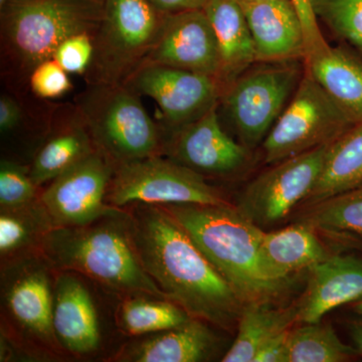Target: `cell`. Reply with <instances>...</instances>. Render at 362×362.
<instances>
[{"instance_id":"obj_30","label":"cell","mask_w":362,"mask_h":362,"mask_svg":"<svg viewBox=\"0 0 362 362\" xmlns=\"http://www.w3.org/2000/svg\"><path fill=\"white\" fill-rule=\"evenodd\" d=\"M321 21L362 59V0H311Z\"/></svg>"},{"instance_id":"obj_5","label":"cell","mask_w":362,"mask_h":362,"mask_svg":"<svg viewBox=\"0 0 362 362\" xmlns=\"http://www.w3.org/2000/svg\"><path fill=\"white\" fill-rule=\"evenodd\" d=\"M74 106L98 151L114 165L160 156V131L125 85H87Z\"/></svg>"},{"instance_id":"obj_3","label":"cell","mask_w":362,"mask_h":362,"mask_svg":"<svg viewBox=\"0 0 362 362\" xmlns=\"http://www.w3.org/2000/svg\"><path fill=\"white\" fill-rule=\"evenodd\" d=\"M119 211L89 225L52 228L40 247L47 262L123 292L164 298L142 265L131 233L130 216Z\"/></svg>"},{"instance_id":"obj_20","label":"cell","mask_w":362,"mask_h":362,"mask_svg":"<svg viewBox=\"0 0 362 362\" xmlns=\"http://www.w3.org/2000/svg\"><path fill=\"white\" fill-rule=\"evenodd\" d=\"M218 40L223 90L257 64L254 42L243 7L235 0H207L204 7Z\"/></svg>"},{"instance_id":"obj_4","label":"cell","mask_w":362,"mask_h":362,"mask_svg":"<svg viewBox=\"0 0 362 362\" xmlns=\"http://www.w3.org/2000/svg\"><path fill=\"white\" fill-rule=\"evenodd\" d=\"M102 16L103 0H13L1 8L6 70L16 80H28L64 40L81 33L94 35Z\"/></svg>"},{"instance_id":"obj_18","label":"cell","mask_w":362,"mask_h":362,"mask_svg":"<svg viewBox=\"0 0 362 362\" xmlns=\"http://www.w3.org/2000/svg\"><path fill=\"white\" fill-rule=\"evenodd\" d=\"M52 327L57 339L74 354H90L99 347L96 307L87 288L73 276H59L57 281Z\"/></svg>"},{"instance_id":"obj_39","label":"cell","mask_w":362,"mask_h":362,"mask_svg":"<svg viewBox=\"0 0 362 362\" xmlns=\"http://www.w3.org/2000/svg\"><path fill=\"white\" fill-rule=\"evenodd\" d=\"M354 309L357 314H359V315L362 316V298L361 299L357 300V301L354 302Z\"/></svg>"},{"instance_id":"obj_23","label":"cell","mask_w":362,"mask_h":362,"mask_svg":"<svg viewBox=\"0 0 362 362\" xmlns=\"http://www.w3.org/2000/svg\"><path fill=\"white\" fill-rule=\"evenodd\" d=\"M218 340L206 321L192 318L173 329L156 333L129 354L131 361L199 362L209 361Z\"/></svg>"},{"instance_id":"obj_8","label":"cell","mask_w":362,"mask_h":362,"mask_svg":"<svg viewBox=\"0 0 362 362\" xmlns=\"http://www.w3.org/2000/svg\"><path fill=\"white\" fill-rule=\"evenodd\" d=\"M301 61L257 63L230 83L221 100L247 148L265 140L303 78Z\"/></svg>"},{"instance_id":"obj_33","label":"cell","mask_w":362,"mask_h":362,"mask_svg":"<svg viewBox=\"0 0 362 362\" xmlns=\"http://www.w3.org/2000/svg\"><path fill=\"white\" fill-rule=\"evenodd\" d=\"M94 56L93 35L77 33L64 40L54 54V59L69 74L85 76Z\"/></svg>"},{"instance_id":"obj_29","label":"cell","mask_w":362,"mask_h":362,"mask_svg":"<svg viewBox=\"0 0 362 362\" xmlns=\"http://www.w3.org/2000/svg\"><path fill=\"white\" fill-rule=\"evenodd\" d=\"M52 228L49 216L42 204L0 214V254L11 257L30 246L35 239L42 237Z\"/></svg>"},{"instance_id":"obj_36","label":"cell","mask_w":362,"mask_h":362,"mask_svg":"<svg viewBox=\"0 0 362 362\" xmlns=\"http://www.w3.org/2000/svg\"><path fill=\"white\" fill-rule=\"evenodd\" d=\"M290 330L280 333L267 341L257 352L252 362H286Z\"/></svg>"},{"instance_id":"obj_28","label":"cell","mask_w":362,"mask_h":362,"mask_svg":"<svg viewBox=\"0 0 362 362\" xmlns=\"http://www.w3.org/2000/svg\"><path fill=\"white\" fill-rule=\"evenodd\" d=\"M120 318L128 333L143 335L178 327L187 322L192 316L175 302L138 297L124 302Z\"/></svg>"},{"instance_id":"obj_40","label":"cell","mask_w":362,"mask_h":362,"mask_svg":"<svg viewBox=\"0 0 362 362\" xmlns=\"http://www.w3.org/2000/svg\"><path fill=\"white\" fill-rule=\"evenodd\" d=\"M11 1H13V0H0V7H1V8H4V7L8 6V4H11Z\"/></svg>"},{"instance_id":"obj_2","label":"cell","mask_w":362,"mask_h":362,"mask_svg":"<svg viewBox=\"0 0 362 362\" xmlns=\"http://www.w3.org/2000/svg\"><path fill=\"white\" fill-rule=\"evenodd\" d=\"M204 256L244 303L269 301L287 284L274 281L262 265L264 230L238 207L223 204H165Z\"/></svg>"},{"instance_id":"obj_25","label":"cell","mask_w":362,"mask_h":362,"mask_svg":"<svg viewBox=\"0 0 362 362\" xmlns=\"http://www.w3.org/2000/svg\"><path fill=\"white\" fill-rule=\"evenodd\" d=\"M299 308H274L269 301L250 302L244 305L238 322V333L223 362H252L267 341L291 329L298 322Z\"/></svg>"},{"instance_id":"obj_14","label":"cell","mask_w":362,"mask_h":362,"mask_svg":"<svg viewBox=\"0 0 362 362\" xmlns=\"http://www.w3.org/2000/svg\"><path fill=\"white\" fill-rule=\"evenodd\" d=\"M175 130L164 151L169 158L199 175H232L249 158L247 147L235 142L221 128L216 106Z\"/></svg>"},{"instance_id":"obj_34","label":"cell","mask_w":362,"mask_h":362,"mask_svg":"<svg viewBox=\"0 0 362 362\" xmlns=\"http://www.w3.org/2000/svg\"><path fill=\"white\" fill-rule=\"evenodd\" d=\"M291 1L299 14L302 26H303L306 57H308L314 52L320 51L328 44L319 28V23L314 13L311 0H291Z\"/></svg>"},{"instance_id":"obj_32","label":"cell","mask_w":362,"mask_h":362,"mask_svg":"<svg viewBox=\"0 0 362 362\" xmlns=\"http://www.w3.org/2000/svg\"><path fill=\"white\" fill-rule=\"evenodd\" d=\"M28 82L33 94L44 100L59 99L73 88L68 71L54 58L45 59L35 66Z\"/></svg>"},{"instance_id":"obj_15","label":"cell","mask_w":362,"mask_h":362,"mask_svg":"<svg viewBox=\"0 0 362 362\" xmlns=\"http://www.w3.org/2000/svg\"><path fill=\"white\" fill-rule=\"evenodd\" d=\"M240 4L251 30L257 63L304 61L303 26L291 0Z\"/></svg>"},{"instance_id":"obj_7","label":"cell","mask_w":362,"mask_h":362,"mask_svg":"<svg viewBox=\"0 0 362 362\" xmlns=\"http://www.w3.org/2000/svg\"><path fill=\"white\" fill-rule=\"evenodd\" d=\"M356 121L306 70L294 95L263 141L267 164L330 144Z\"/></svg>"},{"instance_id":"obj_41","label":"cell","mask_w":362,"mask_h":362,"mask_svg":"<svg viewBox=\"0 0 362 362\" xmlns=\"http://www.w3.org/2000/svg\"><path fill=\"white\" fill-rule=\"evenodd\" d=\"M235 1L239 2V4H247V2L262 1V0H235Z\"/></svg>"},{"instance_id":"obj_17","label":"cell","mask_w":362,"mask_h":362,"mask_svg":"<svg viewBox=\"0 0 362 362\" xmlns=\"http://www.w3.org/2000/svg\"><path fill=\"white\" fill-rule=\"evenodd\" d=\"M309 270L308 287L298 305V322H320L333 309L361 299L362 259L335 255Z\"/></svg>"},{"instance_id":"obj_35","label":"cell","mask_w":362,"mask_h":362,"mask_svg":"<svg viewBox=\"0 0 362 362\" xmlns=\"http://www.w3.org/2000/svg\"><path fill=\"white\" fill-rule=\"evenodd\" d=\"M23 107L11 95L2 93L0 96V131L2 134L13 132L23 122Z\"/></svg>"},{"instance_id":"obj_16","label":"cell","mask_w":362,"mask_h":362,"mask_svg":"<svg viewBox=\"0 0 362 362\" xmlns=\"http://www.w3.org/2000/svg\"><path fill=\"white\" fill-rule=\"evenodd\" d=\"M6 308L23 329L42 340H52L54 292L45 263L23 259L6 269L2 279Z\"/></svg>"},{"instance_id":"obj_6","label":"cell","mask_w":362,"mask_h":362,"mask_svg":"<svg viewBox=\"0 0 362 362\" xmlns=\"http://www.w3.org/2000/svg\"><path fill=\"white\" fill-rule=\"evenodd\" d=\"M165 16L149 0H103L87 85H125L146 61Z\"/></svg>"},{"instance_id":"obj_10","label":"cell","mask_w":362,"mask_h":362,"mask_svg":"<svg viewBox=\"0 0 362 362\" xmlns=\"http://www.w3.org/2000/svg\"><path fill=\"white\" fill-rule=\"evenodd\" d=\"M329 145L273 164L245 188L238 209L259 228L284 220L315 187Z\"/></svg>"},{"instance_id":"obj_22","label":"cell","mask_w":362,"mask_h":362,"mask_svg":"<svg viewBox=\"0 0 362 362\" xmlns=\"http://www.w3.org/2000/svg\"><path fill=\"white\" fill-rule=\"evenodd\" d=\"M96 150L77 109L71 107L68 118L52 131L33 159L30 168L33 182L40 187L54 180Z\"/></svg>"},{"instance_id":"obj_9","label":"cell","mask_w":362,"mask_h":362,"mask_svg":"<svg viewBox=\"0 0 362 362\" xmlns=\"http://www.w3.org/2000/svg\"><path fill=\"white\" fill-rule=\"evenodd\" d=\"M107 199L115 207L134 202L154 206L228 204L204 175L160 156L117 166Z\"/></svg>"},{"instance_id":"obj_37","label":"cell","mask_w":362,"mask_h":362,"mask_svg":"<svg viewBox=\"0 0 362 362\" xmlns=\"http://www.w3.org/2000/svg\"><path fill=\"white\" fill-rule=\"evenodd\" d=\"M162 13H175L189 9H202L207 0H149Z\"/></svg>"},{"instance_id":"obj_19","label":"cell","mask_w":362,"mask_h":362,"mask_svg":"<svg viewBox=\"0 0 362 362\" xmlns=\"http://www.w3.org/2000/svg\"><path fill=\"white\" fill-rule=\"evenodd\" d=\"M259 255L267 275L283 284H287L292 274L310 269L331 256L316 230L303 221L275 232H264Z\"/></svg>"},{"instance_id":"obj_31","label":"cell","mask_w":362,"mask_h":362,"mask_svg":"<svg viewBox=\"0 0 362 362\" xmlns=\"http://www.w3.org/2000/svg\"><path fill=\"white\" fill-rule=\"evenodd\" d=\"M37 185L30 168L8 160L0 163V207L13 211L32 206L35 202Z\"/></svg>"},{"instance_id":"obj_38","label":"cell","mask_w":362,"mask_h":362,"mask_svg":"<svg viewBox=\"0 0 362 362\" xmlns=\"http://www.w3.org/2000/svg\"><path fill=\"white\" fill-rule=\"evenodd\" d=\"M349 335L354 342V347L362 356V321H356L350 325Z\"/></svg>"},{"instance_id":"obj_1","label":"cell","mask_w":362,"mask_h":362,"mask_svg":"<svg viewBox=\"0 0 362 362\" xmlns=\"http://www.w3.org/2000/svg\"><path fill=\"white\" fill-rule=\"evenodd\" d=\"M130 226L142 265L164 296L194 318L233 329L244 301L175 218L160 206L141 204Z\"/></svg>"},{"instance_id":"obj_11","label":"cell","mask_w":362,"mask_h":362,"mask_svg":"<svg viewBox=\"0 0 362 362\" xmlns=\"http://www.w3.org/2000/svg\"><path fill=\"white\" fill-rule=\"evenodd\" d=\"M115 168L96 150L51 181L40 195V204L52 228L89 225L118 213V207L105 202Z\"/></svg>"},{"instance_id":"obj_24","label":"cell","mask_w":362,"mask_h":362,"mask_svg":"<svg viewBox=\"0 0 362 362\" xmlns=\"http://www.w3.org/2000/svg\"><path fill=\"white\" fill-rule=\"evenodd\" d=\"M362 185V122L338 137L328 147L320 175L307 204L315 206Z\"/></svg>"},{"instance_id":"obj_21","label":"cell","mask_w":362,"mask_h":362,"mask_svg":"<svg viewBox=\"0 0 362 362\" xmlns=\"http://www.w3.org/2000/svg\"><path fill=\"white\" fill-rule=\"evenodd\" d=\"M305 70L344 109L362 122V59L349 47L327 45L304 59Z\"/></svg>"},{"instance_id":"obj_13","label":"cell","mask_w":362,"mask_h":362,"mask_svg":"<svg viewBox=\"0 0 362 362\" xmlns=\"http://www.w3.org/2000/svg\"><path fill=\"white\" fill-rule=\"evenodd\" d=\"M144 64L194 71L220 81V49L204 8L166 14Z\"/></svg>"},{"instance_id":"obj_27","label":"cell","mask_w":362,"mask_h":362,"mask_svg":"<svg viewBox=\"0 0 362 362\" xmlns=\"http://www.w3.org/2000/svg\"><path fill=\"white\" fill-rule=\"evenodd\" d=\"M303 221L316 232L362 237V185L315 204Z\"/></svg>"},{"instance_id":"obj_12","label":"cell","mask_w":362,"mask_h":362,"mask_svg":"<svg viewBox=\"0 0 362 362\" xmlns=\"http://www.w3.org/2000/svg\"><path fill=\"white\" fill-rule=\"evenodd\" d=\"M138 96L153 99L171 128L197 120L218 106L223 87L218 78L171 66L144 64L125 83Z\"/></svg>"},{"instance_id":"obj_26","label":"cell","mask_w":362,"mask_h":362,"mask_svg":"<svg viewBox=\"0 0 362 362\" xmlns=\"http://www.w3.org/2000/svg\"><path fill=\"white\" fill-rule=\"evenodd\" d=\"M358 356L344 344L329 324L304 323L290 330L286 362H344Z\"/></svg>"}]
</instances>
